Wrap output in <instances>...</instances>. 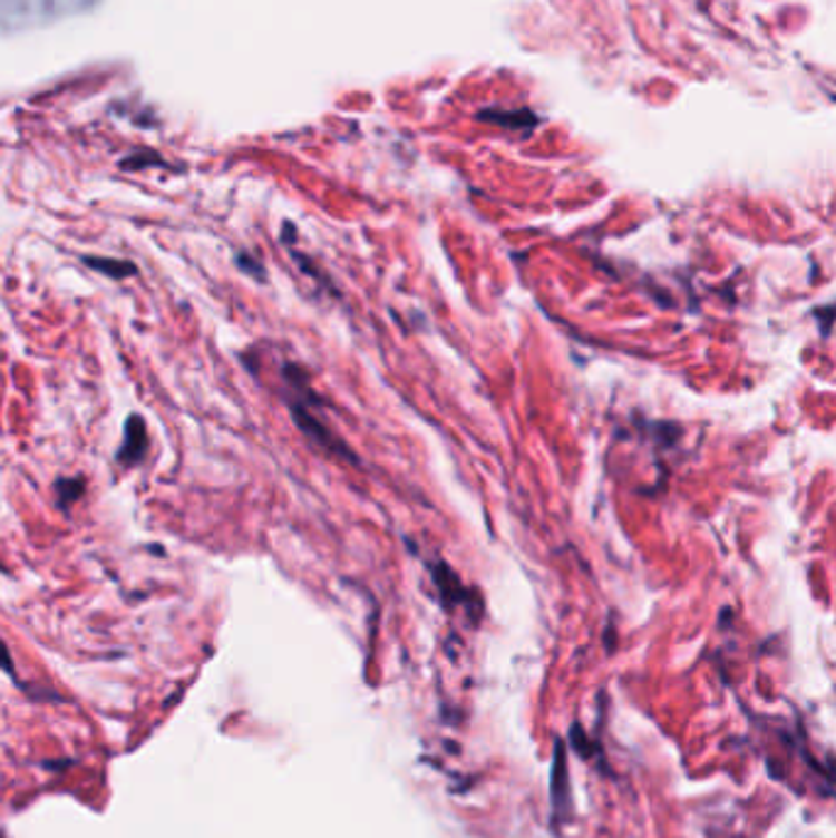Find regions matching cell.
Masks as SVG:
<instances>
[{
  "label": "cell",
  "instance_id": "obj_2",
  "mask_svg": "<svg viewBox=\"0 0 836 838\" xmlns=\"http://www.w3.org/2000/svg\"><path fill=\"white\" fill-rule=\"evenodd\" d=\"M147 449H150V439H147V427L140 415H130L126 422V439H123L120 449L116 451V461L123 466H135L145 459Z\"/></svg>",
  "mask_w": 836,
  "mask_h": 838
},
{
  "label": "cell",
  "instance_id": "obj_3",
  "mask_svg": "<svg viewBox=\"0 0 836 838\" xmlns=\"http://www.w3.org/2000/svg\"><path fill=\"white\" fill-rule=\"evenodd\" d=\"M432 582H435V586H437V591H439L441 601H445L449 608H457L459 603H466V606H469V603H472L469 588H466V586L461 584V578H459L457 574H454L447 564H441V562L435 564V569H432Z\"/></svg>",
  "mask_w": 836,
  "mask_h": 838
},
{
  "label": "cell",
  "instance_id": "obj_5",
  "mask_svg": "<svg viewBox=\"0 0 836 838\" xmlns=\"http://www.w3.org/2000/svg\"><path fill=\"white\" fill-rule=\"evenodd\" d=\"M55 488H57L59 508L67 513L71 508V503H77L84 496L86 484H84V478H59Z\"/></svg>",
  "mask_w": 836,
  "mask_h": 838
},
{
  "label": "cell",
  "instance_id": "obj_6",
  "mask_svg": "<svg viewBox=\"0 0 836 838\" xmlns=\"http://www.w3.org/2000/svg\"><path fill=\"white\" fill-rule=\"evenodd\" d=\"M236 265H239L241 270H245V273H251V275H257L261 280H265V270H263L261 263L255 261L253 255H249V253H239V255H236Z\"/></svg>",
  "mask_w": 836,
  "mask_h": 838
},
{
  "label": "cell",
  "instance_id": "obj_1",
  "mask_svg": "<svg viewBox=\"0 0 836 838\" xmlns=\"http://www.w3.org/2000/svg\"><path fill=\"white\" fill-rule=\"evenodd\" d=\"M310 408H312V405H307L302 400H290V410H292V417H294V425H298L307 437H310L312 441H317L319 447H324L327 451L347 456V459L353 461V464L359 461V459H356V454L349 447H343V444L337 439L334 431H331Z\"/></svg>",
  "mask_w": 836,
  "mask_h": 838
},
{
  "label": "cell",
  "instance_id": "obj_4",
  "mask_svg": "<svg viewBox=\"0 0 836 838\" xmlns=\"http://www.w3.org/2000/svg\"><path fill=\"white\" fill-rule=\"evenodd\" d=\"M84 265L96 270V273H104L110 280H123V277H130V275L138 273V267H135L130 261H118V257L86 255L84 257Z\"/></svg>",
  "mask_w": 836,
  "mask_h": 838
}]
</instances>
